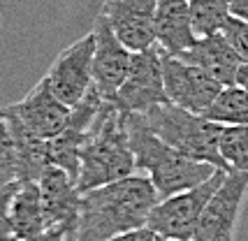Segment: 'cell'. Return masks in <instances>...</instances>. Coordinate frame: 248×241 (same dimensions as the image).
I'll return each mask as SVG.
<instances>
[{"mask_svg": "<svg viewBox=\"0 0 248 241\" xmlns=\"http://www.w3.org/2000/svg\"><path fill=\"white\" fill-rule=\"evenodd\" d=\"M160 195L146 174H132L81 193V209L70 241H107L146 227Z\"/></svg>", "mask_w": 248, "mask_h": 241, "instance_id": "cell-1", "label": "cell"}, {"mask_svg": "<svg viewBox=\"0 0 248 241\" xmlns=\"http://www.w3.org/2000/svg\"><path fill=\"white\" fill-rule=\"evenodd\" d=\"M125 120H128L130 146L137 160V172L151 179L160 199L202 186L218 172V167L214 165L186 158L170 144H165L144 123L141 114H125Z\"/></svg>", "mask_w": 248, "mask_h": 241, "instance_id": "cell-2", "label": "cell"}, {"mask_svg": "<svg viewBox=\"0 0 248 241\" xmlns=\"http://www.w3.org/2000/svg\"><path fill=\"white\" fill-rule=\"evenodd\" d=\"M132 174H137V160L130 146L128 120L123 111L107 102L81 151L77 188L79 193H86L93 188L128 179Z\"/></svg>", "mask_w": 248, "mask_h": 241, "instance_id": "cell-3", "label": "cell"}, {"mask_svg": "<svg viewBox=\"0 0 248 241\" xmlns=\"http://www.w3.org/2000/svg\"><path fill=\"white\" fill-rule=\"evenodd\" d=\"M141 119L162 142L170 144L186 158H193L197 163H209L218 169L230 172L220 153V135L225 125L172 102H165L160 107L141 114Z\"/></svg>", "mask_w": 248, "mask_h": 241, "instance_id": "cell-4", "label": "cell"}, {"mask_svg": "<svg viewBox=\"0 0 248 241\" xmlns=\"http://www.w3.org/2000/svg\"><path fill=\"white\" fill-rule=\"evenodd\" d=\"M225 169H218L216 174L211 176L209 181H204L202 186L184 190L179 195L160 199L153 207L151 216L146 227H151L160 239L167 241H193L197 223L204 213L209 199L214 197L220 183L225 181Z\"/></svg>", "mask_w": 248, "mask_h": 241, "instance_id": "cell-5", "label": "cell"}, {"mask_svg": "<svg viewBox=\"0 0 248 241\" xmlns=\"http://www.w3.org/2000/svg\"><path fill=\"white\" fill-rule=\"evenodd\" d=\"M165 102H170V100L165 93L162 49L155 44L146 51L135 54L128 79L119 88L111 105L123 114H146Z\"/></svg>", "mask_w": 248, "mask_h": 241, "instance_id": "cell-6", "label": "cell"}, {"mask_svg": "<svg viewBox=\"0 0 248 241\" xmlns=\"http://www.w3.org/2000/svg\"><path fill=\"white\" fill-rule=\"evenodd\" d=\"M93 58H95V35L91 30L70 46H65L46 70L44 79L49 88L67 107L79 105L93 88Z\"/></svg>", "mask_w": 248, "mask_h": 241, "instance_id": "cell-7", "label": "cell"}, {"mask_svg": "<svg viewBox=\"0 0 248 241\" xmlns=\"http://www.w3.org/2000/svg\"><path fill=\"white\" fill-rule=\"evenodd\" d=\"M248 195V172H227L197 223L193 241H234Z\"/></svg>", "mask_w": 248, "mask_h": 241, "instance_id": "cell-8", "label": "cell"}, {"mask_svg": "<svg viewBox=\"0 0 248 241\" xmlns=\"http://www.w3.org/2000/svg\"><path fill=\"white\" fill-rule=\"evenodd\" d=\"M162 75L167 100L195 114H206L225 88L204 70L186 63L179 56L162 54Z\"/></svg>", "mask_w": 248, "mask_h": 241, "instance_id": "cell-9", "label": "cell"}, {"mask_svg": "<svg viewBox=\"0 0 248 241\" xmlns=\"http://www.w3.org/2000/svg\"><path fill=\"white\" fill-rule=\"evenodd\" d=\"M70 114H72V107H67L63 100L56 98V93L49 88L44 77L31 88V93L23 100L5 107L7 119H12L23 130H28L31 135L46 139V142H51L65 130Z\"/></svg>", "mask_w": 248, "mask_h": 241, "instance_id": "cell-10", "label": "cell"}, {"mask_svg": "<svg viewBox=\"0 0 248 241\" xmlns=\"http://www.w3.org/2000/svg\"><path fill=\"white\" fill-rule=\"evenodd\" d=\"M105 105H107V100L102 98L100 90L93 86L86 93V98L72 107V114H70L65 130L49 142L51 165L63 167L65 172H70L75 179L79 176L81 151H84V146H86L88 137L95 128V120L100 116V111L105 109Z\"/></svg>", "mask_w": 248, "mask_h": 241, "instance_id": "cell-11", "label": "cell"}, {"mask_svg": "<svg viewBox=\"0 0 248 241\" xmlns=\"http://www.w3.org/2000/svg\"><path fill=\"white\" fill-rule=\"evenodd\" d=\"M93 35H95L93 86L100 90V95L107 102H111L116 98L119 88L128 79L135 54L116 37V33L111 30L109 21L102 14H97L95 23H93Z\"/></svg>", "mask_w": 248, "mask_h": 241, "instance_id": "cell-12", "label": "cell"}, {"mask_svg": "<svg viewBox=\"0 0 248 241\" xmlns=\"http://www.w3.org/2000/svg\"><path fill=\"white\" fill-rule=\"evenodd\" d=\"M158 0H105L100 14L105 16L121 42L132 54L158 44L155 37Z\"/></svg>", "mask_w": 248, "mask_h": 241, "instance_id": "cell-13", "label": "cell"}, {"mask_svg": "<svg viewBox=\"0 0 248 241\" xmlns=\"http://www.w3.org/2000/svg\"><path fill=\"white\" fill-rule=\"evenodd\" d=\"M40 190H42L44 216H46V230H58L65 234V241L75 237L77 223H79V209H81V193L77 188V179L63 167H46L40 176Z\"/></svg>", "mask_w": 248, "mask_h": 241, "instance_id": "cell-14", "label": "cell"}, {"mask_svg": "<svg viewBox=\"0 0 248 241\" xmlns=\"http://www.w3.org/2000/svg\"><path fill=\"white\" fill-rule=\"evenodd\" d=\"M179 58L204 70L206 75H211L223 86H234L239 70L244 65L241 56L234 51V46L227 42V37L223 33L197 37L193 46L186 49Z\"/></svg>", "mask_w": 248, "mask_h": 241, "instance_id": "cell-15", "label": "cell"}, {"mask_svg": "<svg viewBox=\"0 0 248 241\" xmlns=\"http://www.w3.org/2000/svg\"><path fill=\"white\" fill-rule=\"evenodd\" d=\"M155 37L162 54L181 56L197 40L188 0H158Z\"/></svg>", "mask_w": 248, "mask_h": 241, "instance_id": "cell-16", "label": "cell"}, {"mask_svg": "<svg viewBox=\"0 0 248 241\" xmlns=\"http://www.w3.org/2000/svg\"><path fill=\"white\" fill-rule=\"evenodd\" d=\"M10 216L14 225L16 239H28L37 237L46 230V216H44L42 204V190L37 181H26L12 197Z\"/></svg>", "mask_w": 248, "mask_h": 241, "instance_id": "cell-17", "label": "cell"}, {"mask_svg": "<svg viewBox=\"0 0 248 241\" xmlns=\"http://www.w3.org/2000/svg\"><path fill=\"white\" fill-rule=\"evenodd\" d=\"M197 37L223 33L232 16V0H188Z\"/></svg>", "mask_w": 248, "mask_h": 241, "instance_id": "cell-18", "label": "cell"}, {"mask_svg": "<svg viewBox=\"0 0 248 241\" xmlns=\"http://www.w3.org/2000/svg\"><path fill=\"white\" fill-rule=\"evenodd\" d=\"M204 116L220 125H246L248 128V90L237 84L225 86Z\"/></svg>", "mask_w": 248, "mask_h": 241, "instance_id": "cell-19", "label": "cell"}, {"mask_svg": "<svg viewBox=\"0 0 248 241\" xmlns=\"http://www.w3.org/2000/svg\"><path fill=\"white\" fill-rule=\"evenodd\" d=\"M220 153L230 172H248V128L225 125L220 135Z\"/></svg>", "mask_w": 248, "mask_h": 241, "instance_id": "cell-20", "label": "cell"}, {"mask_svg": "<svg viewBox=\"0 0 248 241\" xmlns=\"http://www.w3.org/2000/svg\"><path fill=\"white\" fill-rule=\"evenodd\" d=\"M12 183H21V160L19 149L12 137V130L5 123V116L0 120V188Z\"/></svg>", "mask_w": 248, "mask_h": 241, "instance_id": "cell-21", "label": "cell"}, {"mask_svg": "<svg viewBox=\"0 0 248 241\" xmlns=\"http://www.w3.org/2000/svg\"><path fill=\"white\" fill-rule=\"evenodd\" d=\"M19 188H21V183H12L7 188H0V241H16L10 216V204Z\"/></svg>", "mask_w": 248, "mask_h": 241, "instance_id": "cell-22", "label": "cell"}, {"mask_svg": "<svg viewBox=\"0 0 248 241\" xmlns=\"http://www.w3.org/2000/svg\"><path fill=\"white\" fill-rule=\"evenodd\" d=\"M223 35L227 37V42L234 46V51L241 56V60L248 63V23H244L241 19L230 16V21L223 28Z\"/></svg>", "mask_w": 248, "mask_h": 241, "instance_id": "cell-23", "label": "cell"}, {"mask_svg": "<svg viewBox=\"0 0 248 241\" xmlns=\"http://www.w3.org/2000/svg\"><path fill=\"white\" fill-rule=\"evenodd\" d=\"M107 241H162L151 227H140V230H132V232H125V234H119L114 239H107Z\"/></svg>", "mask_w": 248, "mask_h": 241, "instance_id": "cell-24", "label": "cell"}, {"mask_svg": "<svg viewBox=\"0 0 248 241\" xmlns=\"http://www.w3.org/2000/svg\"><path fill=\"white\" fill-rule=\"evenodd\" d=\"M16 241H65V234L58 230H44L37 237H28V239H16Z\"/></svg>", "mask_w": 248, "mask_h": 241, "instance_id": "cell-25", "label": "cell"}, {"mask_svg": "<svg viewBox=\"0 0 248 241\" xmlns=\"http://www.w3.org/2000/svg\"><path fill=\"white\" fill-rule=\"evenodd\" d=\"M232 16L248 23V0H232Z\"/></svg>", "mask_w": 248, "mask_h": 241, "instance_id": "cell-26", "label": "cell"}, {"mask_svg": "<svg viewBox=\"0 0 248 241\" xmlns=\"http://www.w3.org/2000/svg\"><path fill=\"white\" fill-rule=\"evenodd\" d=\"M237 86H241V88H246V90H248V63H244V65H241V70H239Z\"/></svg>", "mask_w": 248, "mask_h": 241, "instance_id": "cell-27", "label": "cell"}, {"mask_svg": "<svg viewBox=\"0 0 248 241\" xmlns=\"http://www.w3.org/2000/svg\"><path fill=\"white\" fill-rule=\"evenodd\" d=\"M0 120H2V109H0Z\"/></svg>", "mask_w": 248, "mask_h": 241, "instance_id": "cell-28", "label": "cell"}, {"mask_svg": "<svg viewBox=\"0 0 248 241\" xmlns=\"http://www.w3.org/2000/svg\"><path fill=\"white\" fill-rule=\"evenodd\" d=\"M162 241H167V239H162Z\"/></svg>", "mask_w": 248, "mask_h": 241, "instance_id": "cell-29", "label": "cell"}]
</instances>
